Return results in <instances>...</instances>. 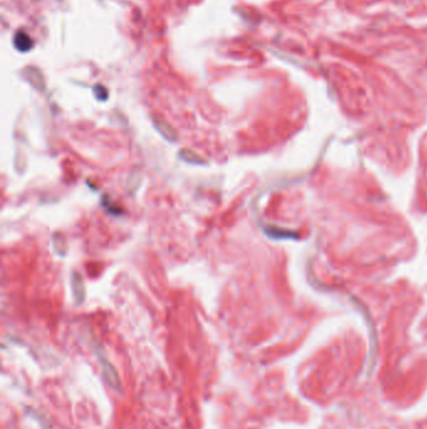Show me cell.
Returning <instances> with one entry per match:
<instances>
[{"instance_id":"6da1fadb","label":"cell","mask_w":427,"mask_h":429,"mask_svg":"<svg viewBox=\"0 0 427 429\" xmlns=\"http://www.w3.org/2000/svg\"><path fill=\"white\" fill-rule=\"evenodd\" d=\"M99 363H101L102 366V377H103L104 382L109 385V387L113 388L115 391L122 390V384H120V379L118 373L115 372L114 366L104 358L103 355H99Z\"/></svg>"},{"instance_id":"7a4b0ae2","label":"cell","mask_w":427,"mask_h":429,"mask_svg":"<svg viewBox=\"0 0 427 429\" xmlns=\"http://www.w3.org/2000/svg\"><path fill=\"white\" fill-rule=\"evenodd\" d=\"M153 126H154V130L157 131L166 141L171 142V143H177V142L179 141V136L178 133H177V131L169 125L167 120L163 119V118L153 117Z\"/></svg>"},{"instance_id":"3957f363","label":"cell","mask_w":427,"mask_h":429,"mask_svg":"<svg viewBox=\"0 0 427 429\" xmlns=\"http://www.w3.org/2000/svg\"><path fill=\"white\" fill-rule=\"evenodd\" d=\"M71 289H72V294H73L74 302L78 305V307H79V305H82L85 300V286H84V280H83L82 276H80L77 271L72 272Z\"/></svg>"},{"instance_id":"277c9868","label":"cell","mask_w":427,"mask_h":429,"mask_svg":"<svg viewBox=\"0 0 427 429\" xmlns=\"http://www.w3.org/2000/svg\"><path fill=\"white\" fill-rule=\"evenodd\" d=\"M23 77L26 82L38 90V92H44L45 90V80L43 74L34 67H26L23 71Z\"/></svg>"},{"instance_id":"5b68a950","label":"cell","mask_w":427,"mask_h":429,"mask_svg":"<svg viewBox=\"0 0 427 429\" xmlns=\"http://www.w3.org/2000/svg\"><path fill=\"white\" fill-rule=\"evenodd\" d=\"M178 157L181 158L183 162L189 163V165H195V166H206L207 161L202 156H200L198 154H195L194 151L188 148H183L178 152Z\"/></svg>"},{"instance_id":"8992f818","label":"cell","mask_w":427,"mask_h":429,"mask_svg":"<svg viewBox=\"0 0 427 429\" xmlns=\"http://www.w3.org/2000/svg\"><path fill=\"white\" fill-rule=\"evenodd\" d=\"M14 47L19 52L26 53L33 48V40L24 32H18L14 37Z\"/></svg>"},{"instance_id":"52a82bcc","label":"cell","mask_w":427,"mask_h":429,"mask_svg":"<svg viewBox=\"0 0 427 429\" xmlns=\"http://www.w3.org/2000/svg\"><path fill=\"white\" fill-rule=\"evenodd\" d=\"M52 245L58 256L64 257L67 255V253H68V243H67V240L63 236V234L54 232L52 236Z\"/></svg>"},{"instance_id":"ba28073f","label":"cell","mask_w":427,"mask_h":429,"mask_svg":"<svg viewBox=\"0 0 427 429\" xmlns=\"http://www.w3.org/2000/svg\"><path fill=\"white\" fill-rule=\"evenodd\" d=\"M142 182V173L139 172L138 170H134L133 172L130 173L129 177H128L127 181V190L130 195H134L137 191H138L139 186H141Z\"/></svg>"},{"instance_id":"9c48e42d","label":"cell","mask_w":427,"mask_h":429,"mask_svg":"<svg viewBox=\"0 0 427 429\" xmlns=\"http://www.w3.org/2000/svg\"><path fill=\"white\" fill-rule=\"evenodd\" d=\"M102 206H103V207L106 208V210L108 211L109 213L115 214V216H119V213H122V208L115 207V206L113 205L112 201L109 200L108 196H106V195H104L103 197H102Z\"/></svg>"},{"instance_id":"30bf717a","label":"cell","mask_w":427,"mask_h":429,"mask_svg":"<svg viewBox=\"0 0 427 429\" xmlns=\"http://www.w3.org/2000/svg\"><path fill=\"white\" fill-rule=\"evenodd\" d=\"M94 96L98 101L106 102L108 99V90L106 89V87L103 85H95L94 87Z\"/></svg>"}]
</instances>
